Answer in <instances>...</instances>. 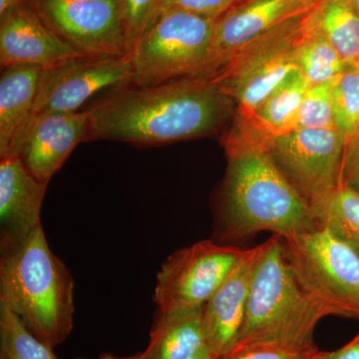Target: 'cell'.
Segmentation results:
<instances>
[{"label": "cell", "instance_id": "cell-7", "mask_svg": "<svg viewBox=\"0 0 359 359\" xmlns=\"http://www.w3.org/2000/svg\"><path fill=\"white\" fill-rule=\"evenodd\" d=\"M308 14L250 42L221 69L205 77L233 99V119L249 118L285 78L299 70L295 50Z\"/></svg>", "mask_w": 359, "mask_h": 359}, {"label": "cell", "instance_id": "cell-35", "mask_svg": "<svg viewBox=\"0 0 359 359\" xmlns=\"http://www.w3.org/2000/svg\"><path fill=\"white\" fill-rule=\"evenodd\" d=\"M358 131H359V127H358Z\"/></svg>", "mask_w": 359, "mask_h": 359}, {"label": "cell", "instance_id": "cell-28", "mask_svg": "<svg viewBox=\"0 0 359 359\" xmlns=\"http://www.w3.org/2000/svg\"><path fill=\"white\" fill-rule=\"evenodd\" d=\"M340 183L359 193V131L346 142Z\"/></svg>", "mask_w": 359, "mask_h": 359}, {"label": "cell", "instance_id": "cell-12", "mask_svg": "<svg viewBox=\"0 0 359 359\" xmlns=\"http://www.w3.org/2000/svg\"><path fill=\"white\" fill-rule=\"evenodd\" d=\"M320 0H244L215 20L209 57L201 77H209L235 54L269 32L313 11Z\"/></svg>", "mask_w": 359, "mask_h": 359}, {"label": "cell", "instance_id": "cell-18", "mask_svg": "<svg viewBox=\"0 0 359 359\" xmlns=\"http://www.w3.org/2000/svg\"><path fill=\"white\" fill-rule=\"evenodd\" d=\"M203 308L156 313L150 339L142 359H190L209 351L203 325Z\"/></svg>", "mask_w": 359, "mask_h": 359}, {"label": "cell", "instance_id": "cell-33", "mask_svg": "<svg viewBox=\"0 0 359 359\" xmlns=\"http://www.w3.org/2000/svg\"><path fill=\"white\" fill-rule=\"evenodd\" d=\"M327 351H320L314 354L311 359H327Z\"/></svg>", "mask_w": 359, "mask_h": 359}, {"label": "cell", "instance_id": "cell-1", "mask_svg": "<svg viewBox=\"0 0 359 359\" xmlns=\"http://www.w3.org/2000/svg\"><path fill=\"white\" fill-rule=\"evenodd\" d=\"M233 99L204 77L155 86L128 84L90 112L87 142L157 146L219 134L235 115Z\"/></svg>", "mask_w": 359, "mask_h": 359}, {"label": "cell", "instance_id": "cell-8", "mask_svg": "<svg viewBox=\"0 0 359 359\" xmlns=\"http://www.w3.org/2000/svg\"><path fill=\"white\" fill-rule=\"evenodd\" d=\"M63 43L81 56H129L122 0H27Z\"/></svg>", "mask_w": 359, "mask_h": 359}, {"label": "cell", "instance_id": "cell-6", "mask_svg": "<svg viewBox=\"0 0 359 359\" xmlns=\"http://www.w3.org/2000/svg\"><path fill=\"white\" fill-rule=\"evenodd\" d=\"M297 280L330 316L359 318V255L318 224L283 238Z\"/></svg>", "mask_w": 359, "mask_h": 359}, {"label": "cell", "instance_id": "cell-26", "mask_svg": "<svg viewBox=\"0 0 359 359\" xmlns=\"http://www.w3.org/2000/svg\"><path fill=\"white\" fill-rule=\"evenodd\" d=\"M158 2L159 0H122L129 55L135 44L150 25Z\"/></svg>", "mask_w": 359, "mask_h": 359}, {"label": "cell", "instance_id": "cell-30", "mask_svg": "<svg viewBox=\"0 0 359 359\" xmlns=\"http://www.w3.org/2000/svg\"><path fill=\"white\" fill-rule=\"evenodd\" d=\"M25 1L26 0H0V15L6 13L9 9L13 8L14 6Z\"/></svg>", "mask_w": 359, "mask_h": 359}, {"label": "cell", "instance_id": "cell-29", "mask_svg": "<svg viewBox=\"0 0 359 359\" xmlns=\"http://www.w3.org/2000/svg\"><path fill=\"white\" fill-rule=\"evenodd\" d=\"M327 359H359V334L346 346L327 353Z\"/></svg>", "mask_w": 359, "mask_h": 359}, {"label": "cell", "instance_id": "cell-5", "mask_svg": "<svg viewBox=\"0 0 359 359\" xmlns=\"http://www.w3.org/2000/svg\"><path fill=\"white\" fill-rule=\"evenodd\" d=\"M215 20L181 11L158 18L130 53L131 84L155 86L201 77L209 57Z\"/></svg>", "mask_w": 359, "mask_h": 359}, {"label": "cell", "instance_id": "cell-15", "mask_svg": "<svg viewBox=\"0 0 359 359\" xmlns=\"http://www.w3.org/2000/svg\"><path fill=\"white\" fill-rule=\"evenodd\" d=\"M47 186L20 158H0V252L18 247L42 226Z\"/></svg>", "mask_w": 359, "mask_h": 359}, {"label": "cell", "instance_id": "cell-16", "mask_svg": "<svg viewBox=\"0 0 359 359\" xmlns=\"http://www.w3.org/2000/svg\"><path fill=\"white\" fill-rule=\"evenodd\" d=\"M81 56L49 29L27 0L0 15V65L50 67Z\"/></svg>", "mask_w": 359, "mask_h": 359}, {"label": "cell", "instance_id": "cell-2", "mask_svg": "<svg viewBox=\"0 0 359 359\" xmlns=\"http://www.w3.org/2000/svg\"><path fill=\"white\" fill-rule=\"evenodd\" d=\"M222 192L224 241L269 231L283 238L318 224L313 208L261 146L226 150Z\"/></svg>", "mask_w": 359, "mask_h": 359}, {"label": "cell", "instance_id": "cell-3", "mask_svg": "<svg viewBox=\"0 0 359 359\" xmlns=\"http://www.w3.org/2000/svg\"><path fill=\"white\" fill-rule=\"evenodd\" d=\"M75 282L50 249L43 226L0 252V302L46 346H60L74 325Z\"/></svg>", "mask_w": 359, "mask_h": 359}, {"label": "cell", "instance_id": "cell-32", "mask_svg": "<svg viewBox=\"0 0 359 359\" xmlns=\"http://www.w3.org/2000/svg\"><path fill=\"white\" fill-rule=\"evenodd\" d=\"M190 359H216L214 356L212 355L210 351H205L204 353L198 354V355L194 356V358Z\"/></svg>", "mask_w": 359, "mask_h": 359}, {"label": "cell", "instance_id": "cell-13", "mask_svg": "<svg viewBox=\"0 0 359 359\" xmlns=\"http://www.w3.org/2000/svg\"><path fill=\"white\" fill-rule=\"evenodd\" d=\"M89 131V110L34 116L14 157L20 158L33 176L49 184L78 144L87 142Z\"/></svg>", "mask_w": 359, "mask_h": 359}, {"label": "cell", "instance_id": "cell-24", "mask_svg": "<svg viewBox=\"0 0 359 359\" xmlns=\"http://www.w3.org/2000/svg\"><path fill=\"white\" fill-rule=\"evenodd\" d=\"M332 84L334 80L309 87L292 120L290 132L304 129L337 128L332 102Z\"/></svg>", "mask_w": 359, "mask_h": 359}, {"label": "cell", "instance_id": "cell-19", "mask_svg": "<svg viewBox=\"0 0 359 359\" xmlns=\"http://www.w3.org/2000/svg\"><path fill=\"white\" fill-rule=\"evenodd\" d=\"M311 18L346 65L359 68V16L348 0H320Z\"/></svg>", "mask_w": 359, "mask_h": 359}, {"label": "cell", "instance_id": "cell-27", "mask_svg": "<svg viewBox=\"0 0 359 359\" xmlns=\"http://www.w3.org/2000/svg\"><path fill=\"white\" fill-rule=\"evenodd\" d=\"M318 351V348L299 351L278 344H248L238 346L217 359H311Z\"/></svg>", "mask_w": 359, "mask_h": 359}, {"label": "cell", "instance_id": "cell-17", "mask_svg": "<svg viewBox=\"0 0 359 359\" xmlns=\"http://www.w3.org/2000/svg\"><path fill=\"white\" fill-rule=\"evenodd\" d=\"M43 68L13 65L1 68L0 77V158L13 157L32 119Z\"/></svg>", "mask_w": 359, "mask_h": 359}, {"label": "cell", "instance_id": "cell-11", "mask_svg": "<svg viewBox=\"0 0 359 359\" xmlns=\"http://www.w3.org/2000/svg\"><path fill=\"white\" fill-rule=\"evenodd\" d=\"M130 56H76L44 68L32 117L51 113H75L92 96L108 88L131 84Z\"/></svg>", "mask_w": 359, "mask_h": 359}, {"label": "cell", "instance_id": "cell-14", "mask_svg": "<svg viewBox=\"0 0 359 359\" xmlns=\"http://www.w3.org/2000/svg\"><path fill=\"white\" fill-rule=\"evenodd\" d=\"M264 245L247 250L245 257L226 276L203 308V325L208 348L215 358L238 346L257 262Z\"/></svg>", "mask_w": 359, "mask_h": 359}, {"label": "cell", "instance_id": "cell-25", "mask_svg": "<svg viewBox=\"0 0 359 359\" xmlns=\"http://www.w3.org/2000/svg\"><path fill=\"white\" fill-rule=\"evenodd\" d=\"M242 1L244 0H159L150 25L163 14L174 11H187L217 20Z\"/></svg>", "mask_w": 359, "mask_h": 359}, {"label": "cell", "instance_id": "cell-31", "mask_svg": "<svg viewBox=\"0 0 359 359\" xmlns=\"http://www.w3.org/2000/svg\"><path fill=\"white\" fill-rule=\"evenodd\" d=\"M78 359H87V358H78ZM95 359H142L140 354L137 353L135 355L130 356H118L111 353H102Z\"/></svg>", "mask_w": 359, "mask_h": 359}, {"label": "cell", "instance_id": "cell-23", "mask_svg": "<svg viewBox=\"0 0 359 359\" xmlns=\"http://www.w3.org/2000/svg\"><path fill=\"white\" fill-rule=\"evenodd\" d=\"M332 102L335 127L346 139L358 133L359 127V68L347 65L334 80Z\"/></svg>", "mask_w": 359, "mask_h": 359}, {"label": "cell", "instance_id": "cell-10", "mask_svg": "<svg viewBox=\"0 0 359 359\" xmlns=\"http://www.w3.org/2000/svg\"><path fill=\"white\" fill-rule=\"evenodd\" d=\"M346 137L337 128L295 130L261 147L309 204L340 183Z\"/></svg>", "mask_w": 359, "mask_h": 359}, {"label": "cell", "instance_id": "cell-21", "mask_svg": "<svg viewBox=\"0 0 359 359\" xmlns=\"http://www.w3.org/2000/svg\"><path fill=\"white\" fill-rule=\"evenodd\" d=\"M311 205L318 223L359 255V193L339 183Z\"/></svg>", "mask_w": 359, "mask_h": 359}, {"label": "cell", "instance_id": "cell-20", "mask_svg": "<svg viewBox=\"0 0 359 359\" xmlns=\"http://www.w3.org/2000/svg\"><path fill=\"white\" fill-rule=\"evenodd\" d=\"M311 11L295 50L297 69L309 83L316 85L332 81L346 68L334 47L316 27Z\"/></svg>", "mask_w": 359, "mask_h": 359}, {"label": "cell", "instance_id": "cell-22", "mask_svg": "<svg viewBox=\"0 0 359 359\" xmlns=\"http://www.w3.org/2000/svg\"><path fill=\"white\" fill-rule=\"evenodd\" d=\"M53 349L34 337L0 302V359H59Z\"/></svg>", "mask_w": 359, "mask_h": 359}, {"label": "cell", "instance_id": "cell-9", "mask_svg": "<svg viewBox=\"0 0 359 359\" xmlns=\"http://www.w3.org/2000/svg\"><path fill=\"white\" fill-rule=\"evenodd\" d=\"M247 250L201 241L175 252L161 266L154 292L157 313L204 306Z\"/></svg>", "mask_w": 359, "mask_h": 359}, {"label": "cell", "instance_id": "cell-4", "mask_svg": "<svg viewBox=\"0 0 359 359\" xmlns=\"http://www.w3.org/2000/svg\"><path fill=\"white\" fill-rule=\"evenodd\" d=\"M263 245L237 346L266 344L299 351L318 348L314 330L330 313L302 287L283 238L276 235Z\"/></svg>", "mask_w": 359, "mask_h": 359}, {"label": "cell", "instance_id": "cell-34", "mask_svg": "<svg viewBox=\"0 0 359 359\" xmlns=\"http://www.w3.org/2000/svg\"><path fill=\"white\" fill-rule=\"evenodd\" d=\"M348 2L359 16V0H348Z\"/></svg>", "mask_w": 359, "mask_h": 359}]
</instances>
